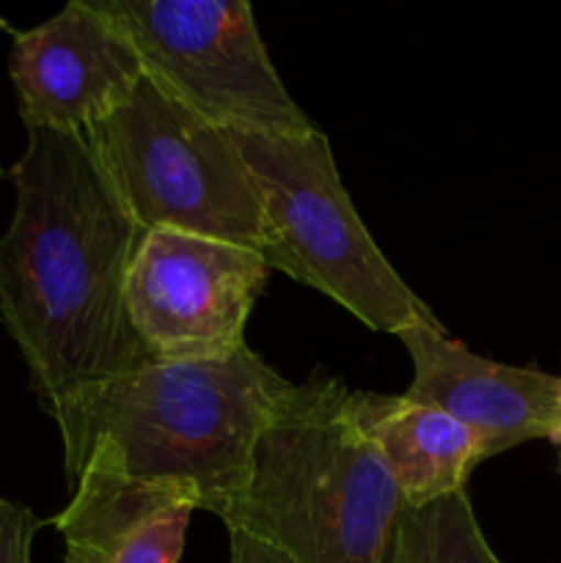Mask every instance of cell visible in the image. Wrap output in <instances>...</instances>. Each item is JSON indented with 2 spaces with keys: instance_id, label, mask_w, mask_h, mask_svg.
<instances>
[{
  "instance_id": "6da1fadb",
  "label": "cell",
  "mask_w": 561,
  "mask_h": 563,
  "mask_svg": "<svg viewBox=\"0 0 561 563\" xmlns=\"http://www.w3.org/2000/svg\"><path fill=\"white\" fill-rule=\"evenodd\" d=\"M9 176L14 214L0 234V324L50 416L152 363L127 313V273L146 231L86 135L28 130Z\"/></svg>"
},
{
  "instance_id": "9c48e42d",
  "label": "cell",
  "mask_w": 561,
  "mask_h": 563,
  "mask_svg": "<svg viewBox=\"0 0 561 563\" xmlns=\"http://www.w3.org/2000/svg\"><path fill=\"white\" fill-rule=\"evenodd\" d=\"M399 341L413 363L407 399L460 421L487 445L490 456L561 434L556 374L476 355L446 328H413Z\"/></svg>"
},
{
  "instance_id": "5bb4252c",
  "label": "cell",
  "mask_w": 561,
  "mask_h": 563,
  "mask_svg": "<svg viewBox=\"0 0 561 563\" xmlns=\"http://www.w3.org/2000/svg\"><path fill=\"white\" fill-rule=\"evenodd\" d=\"M231 539V561L229 563H292L289 559L278 553V550L267 548L258 539L248 537L242 531H229Z\"/></svg>"
},
{
  "instance_id": "3957f363",
  "label": "cell",
  "mask_w": 561,
  "mask_h": 563,
  "mask_svg": "<svg viewBox=\"0 0 561 563\" xmlns=\"http://www.w3.org/2000/svg\"><path fill=\"white\" fill-rule=\"evenodd\" d=\"M399 487L350 416V388L314 372L264 423L223 526L292 563H380L405 511Z\"/></svg>"
},
{
  "instance_id": "52a82bcc",
  "label": "cell",
  "mask_w": 561,
  "mask_h": 563,
  "mask_svg": "<svg viewBox=\"0 0 561 563\" xmlns=\"http://www.w3.org/2000/svg\"><path fill=\"white\" fill-rule=\"evenodd\" d=\"M253 247L146 231L127 273V313L157 363L226 361L245 350V324L267 280Z\"/></svg>"
},
{
  "instance_id": "30bf717a",
  "label": "cell",
  "mask_w": 561,
  "mask_h": 563,
  "mask_svg": "<svg viewBox=\"0 0 561 563\" xmlns=\"http://www.w3.org/2000/svg\"><path fill=\"white\" fill-rule=\"evenodd\" d=\"M72 498L55 531L66 563H179L196 495L174 484L138 482L86 465L69 484Z\"/></svg>"
},
{
  "instance_id": "277c9868",
  "label": "cell",
  "mask_w": 561,
  "mask_h": 563,
  "mask_svg": "<svg viewBox=\"0 0 561 563\" xmlns=\"http://www.w3.org/2000/svg\"><path fill=\"white\" fill-rule=\"evenodd\" d=\"M234 141L262 198L258 253L270 269L330 297L374 333L443 328L363 225L322 130Z\"/></svg>"
},
{
  "instance_id": "9a60e30c",
  "label": "cell",
  "mask_w": 561,
  "mask_h": 563,
  "mask_svg": "<svg viewBox=\"0 0 561 563\" xmlns=\"http://www.w3.org/2000/svg\"><path fill=\"white\" fill-rule=\"evenodd\" d=\"M559 377V410H561V374H556Z\"/></svg>"
},
{
  "instance_id": "4fadbf2b",
  "label": "cell",
  "mask_w": 561,
  "mask_h": 563,
  "mask_svg": "<svg viewBox=\"0 0 561 563\" xmlns=\"http://www.w3.org/2000/svg\"><path fill=\"white\" fill-rule=\"evenodd\" d=\"M44 528L25 504L0 493V563H31L36 533Z\"/></svg>"
},
{
  "instance_id": "5b68a950",
  "label": "cell",
  "mask_w": 561,
  "mask_h": 563,
  "mask_svg": "<svg viewBox=\"0 0 561 563\" xmlns=\"http://www.w3.org/2000/svg\"><path fill=\"white\" fill-rule=\"evenodd\" d=\"M86 141L143 231H185L262 247V198L234 135L148 77L86 132Z\"/></svg>"
},
{
  "instance_id": "2e32d148",
  "label": "cell",
  "mask_w": 561,
  "mask_h": 563,
  "mask_svg": "<svg viewBox=\"0 0 561 563\" xmlns=\"http://www.w3.org/2000/svg\"><path fill=\"white\" fill-rule=\"evenodd\" d=\"M3 176H6V170H3V165H0V181H3Z\"/></svg>"
},
{
  "instance_id": "e0dca14e",
  "label": "cell",
  "mask_w": 561,
  "mask_h": 563,
  "mask_svg": "<svg viewBox=\"0 0 561 563\" xmlns=\"http://www.w3.org/2000/svg\"><path fill=\"white\" fill-rule=\"evenodd\" d=\"M553 443H556V445H559V449H561V434H559V438H556V440H553Z\"/></svg>"
},
{
  "instance_id": "8fae6325",
  "label": "cell",
  "mask_w": 561,
  "mask_h": 563,
  "mask_svg": "<svg viewBox=\"0 0 561 563\" xmlns=\"http://www.w3.org/2000/svg\"><path fill=\"white\" fill-rule=\"evenodd\" d=\"M350 416L380 454L407 509L465 493L473 471L490 460L487 445L471 429L405 394L350 390Z\"/></svg>"
},
{
  "instance_id": "8992f818",
  "label": "cell",
  "mask_w": 561,
  "mask_h": 563,
  "mask_svg": "<svg viewBox=\"0 0 561 563\" xmlns=\"http://www.w3.org/2000/svg\"><path fill=\"white\" fill-rule=\"evenodd\" d=\"M168 97L231 135H308L248 0H97Z\"/></svg>"
},
{
  "instance_id": "7c38bea8",
  "label": "cell",
  "mask_w": 561,
  "mask_h": 563,
  "mask_svg": "<svg viewBox=\"0 0 561 563\" xmlns=\"http://www.w3.org/2000/svg\"><path fill=\"white\" fill-rule=\"evenodd\" d=\"M380 563H504L484 539L468 493L405 509Z\"/></svg>"
},
{
  "instance_id": "7a4b0ae2",
  "label": "cell",
  "mask_w": 561,
  "mask_h": 563,
  "mask_svg": "<svg viewBox=\"0 0 561 563\" xmlns=\"http://www.w3.org/2000/svg\"><path fill=\"white\" fill-rule=\"evenodd\" d=\"M251 346L226 361L146 363L55 407L66 482L99 465L138 482L190 489L226 520L245 489L251 454L289 390Z\"/></svg>"
},
{
  "instance_id": "ba28073f",
  "label": "cell",
  "mask_w": 561,
  "mask_h": 563,
  "mask_svg": "<svg viewBox=\"0 0 561 563\" xmlns=\"http://www.w3.org/2000/svg\"><path fill=\"white\" fill-rule=\"evenodd\" d=\"M9 77L25 130L86 135L132 97L146 71L97 0H72L36 27L11 31Z\"/></svg>"
}]
</instances>
